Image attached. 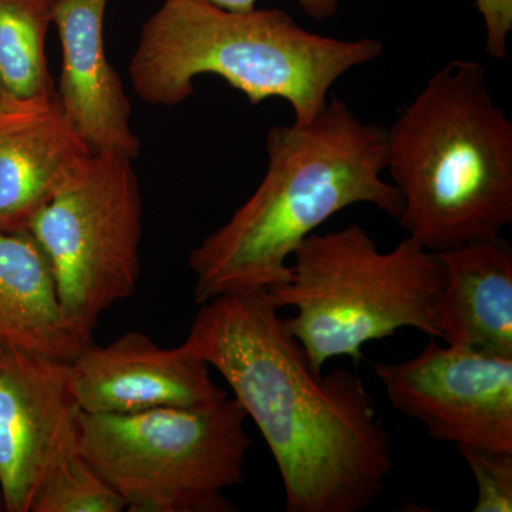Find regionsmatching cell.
<instances>
[{
  "label": "cell",
  "instance_id": "obj_8",
  "mask_svg": "<svg viewBox=\"0 0 512 512\" xmlns=\"http://www.w3.org/2000/svg\"><path fill=\"white\" fill-rule=\"evenodd\" d=\"M373 369L393 409L434 440L512 453V357L431 339L412 359Z\"/></svg>",
  "mask_w": 512,
  "mask_h": 512
},
{
  "label": "cell",
  "instance_id": "obj_6",
  "mask_svg": "<svg viewBox=\"0 0 512 512\" xmlns=\"http://www.w3.org/2000/svg\"><path fill=\"white\" fill-rule=\"evenodd\" d=\"M232 397L201 409L163 407L80 417V451L130 512H232L252 447Z\"/></svg>",
  "mask_w": 512,
  "mask_h": 512
},
{
  "label": "cell",
  "instance_id": "obj_13",
  "mask_svg": "<svg viewBox=\"0 0 512 512\" xmlns=\"http://www.w3.org/2000/svg\"><path fill=\"white\" fill-rule=\"evenodd\" d=\"M444 269L434 318L447 345L512 357V249L504 238L436 252Z\"/></svg>",
  "mask_w": 512,
  "mask_h": 512
},
{
  "label": "cell",
  "instance_id": "obj_14",
  "mask_svg": "<svg viewBox=\"0 0 512 512\" xmlns=\"http://www.w3.org/2000/svg\"><path fill=\"white\" fill-rule=\"evenodd\" d=\"M0 343L66 362L86 346L67 325L52 269L28 231H0Z\"/></svg>",
  "mask_w": 512,
  "mask_h": 512
},
{
  "label": "cell",
  "instance_id": "obj_15",
  "mask_svg": "<svg viewBox=\"0 0 512 512\" xmlns=\"http://www.w3.org/2000/svg\"><path fill=\"white\" fill-rule=\"evenodd\" d=\"M57 0H0V89L9 96L55 94L46 37Z\"/></svg>",
  "mask_w": 512,
  "mask_h": 512
},
{
  "label": "cell",
  "instance_id": "obj_4",
  "mask_svg": "<svg viewBox=\"0 0 512 512\" xmlns=\"http://www.w3.org/2000/svg\"><path fill=\"white\" fill-rule=\"evenodd\" d=\"M373 37L338 39L306 30L282 9L234 12L200 0H163L131 57L134 92L151 106L190 99L194 80L221 77L252 106L285 100L293 121L312 120L350 70L376 60Z\"/></svg>",
  "mask_w": 512,
  "mask_h": 512
},
{
  "label": "cell",
  "instance_id": "obj_5",
  "mask_svg": "<svg viewBox=\"0 0 512 512\" xmlns=\"http://www.w3.org/2000/svg\"><path fill=\"white\" fill-rule=\"evenodd\" d=\"M288 276L268 289L276 308H292L286 330L305 350L316 372L333 357L357 365L363 346L413 328L437 338V296L444 269L436 252L410 238L389 252L353 222L313 232L292 255Z\"/></svg>",
  "mask_w": 512,
  "mask_h": 512
},
{
  "label": "cell",
  "instance_id": "obj_18",
  "mask_svg": "<svg viewBox=\"0 0 512 512\" xmlns=\"http://www.w3.org/2000/svg\"><path fill=\"white\" fill-rule=\"evenodd\" d=\"M485 28V52L501 62L508 52L512 32V0H474Z\"/></svg>",
  "mask_w": 512,
  "mask_h": 512
},
{
  "label": "cell",
  "instance_id": "obj_11",
  "mask_svg": "<svg viewBox=\"0 0 512 512\" xmlns=\"http://www.w3.org/2000/svg\"><path fill=\"white\" fill-rule=\"evenodd\" d=\"M109 0H57L53 25L62 45L56 97L64 116L92 153L136 160L140 140L131 126V104L104 45Z\"/></svg>",
  "mask_w": 512,
  "mask_h": 512
},
{
  "label": "cell",
  "instance_id": "obj_2",
  "mask_svg": "<svg viewBox=\"0 0 512 512\" xmlns=\"http://www.w3.org/2000/svg\"><path fill=\"white\" fill-rule=\"evenodd\" d=\"M266 156L254 194L191 251L198 305L282 284L302 242L352 205H373L394 220L402 212V195L382 178L386 128L360 120L335 94L312 120L272 127Z\"/></svg>",
  "mask_w": 512,
  "mask_h": 512
},
{
  "label": "cell",
  "instance_id": "obj_16",
  "mask_svg": "<svg viewBox=\"0 0 512 512\" xmlns=\"http://www.w3.org/2000/svg\"><path fill=\"white\" fill-rule=\"evenodd\" d=\"M123 497L82 456L64 461L40 488L32 512H121Z\"/></svg>",
  "mask_w": 512,
  "mask_h": 512
},
{
  "label": "cell",
  "instance_id": "obj_19",
  "mask_svg": "<svg viewBox=\"0 0 512 512\" xmlns=\"http://www.w3.org/2000/svg\"><path fill=\"white\" fill-rule=\"evenodd\" d=\"M200 2L211 3L218 8L234 10V12H248L256 8L258 0H200ZM298 5L309 18L323 22L338 13L342 0H298Z\"/></svg>",
  "mask_w": 512,
  "mask_h": 512
},
{
  "label": "cell",
  "instance_id": "obj_17",
  "mask_svg": "<svg viewBox=\"0 0 512 512\" xmlns=\"http://www.w3.org/2000/svg\"><path fill=\"white\" fill-rule=\"evenodd\" d=\"M476 477L478 500L474 512L512 511V453L456 447Z\"/></svg>",
  "mask_w": 512,
  "mask_h": 512
},
{
  "label": "cell",
  "instance_id": "obj_1",
  "mask_svg": "<svg viewBox=\"0 0 512 512\" xmlns=\"http://www.w3.org/2000/svg\"><path fill=\"white\" fill-rule=\"evenodd\" d=\"M183 345L217 370L281 474L288 512H363L393 470L392 439L365 383L316 372L266 289L202 303Z\"/></svg>",
  "mask_w": 512,
  "mask_h": 512
},
{
  "label": "cell",
  "instance_id": "obj_21",
  "mask_svg": "<svg viewBox=\"0 0 512 512\" xmlns=\"http://www.w3.org/2000/svg\"><path fill=\"white\" fill-rule=\"evenodd\" d=\"M0 94H2V89H0Z\"/></svg>",
  "mask_w": 512,
  "mask_h": 512
},
{
  "label": "cell",
  "instance_id": "obj_12",
  "mask_svg": "<svg viewBox=\"0 0 512 512\" xmlns=\"http://www.w3.org/2000/svg\"><path fill=\"white\" fill-rule=\"evenodd\" d=\"M92 154L56 93L0 94V231L28 229L74 168Z\"/></svg>",
  "mask_w": 512,
  "mask_h": 512
},
{
  "label": "cell",
  "instance_id": "obj_3",
  "mask_svg": "<svg viewBox=\"0 0 512 512\" xmlns=\"http://www.w3.org/2000/svg\"><path fill=\"white\" fill-rule=\"evenodd\" d=\"M402 195L400 227L431 252L501 237L512 224V121L483 64L433 74L387 130V165Z\"/></svg>",
  "mask_w": 512,
  "mask_h": 512
},
{
  "label": "cell",
  "instance_id": "obj_7",
  "mask_svg": "<svg viewBox=\"0 0 512 512\" xmlns=\"http://www.w3.org/2000/svg\"><path fill=\"white\" fill-rule=\"evenodd\" d=\"M133 161L90 154L26 229L52 269L67 325L86 345L140 279L143 197Z\"/></svg>",
  "mask_w": 512,
  "mask_h": 512
},
{
  "label": "cell",
  "instance_id": "obj_10",
  "mask_svg": "<svg viewBox=\"0 0 512 512\" xmlns=\"http://www.w3.org/2000/svg\"><path fill=\"white\" fill-rule=\"evenodd\" d=\"M70 383L83 413L130 414L181 407L201 409L227 399L211 367L185 348H163L130 330L109 345L87 343L70 360Z\"/></svg>",
  "mask_w": 512,
  "mask_h": 512
},
{
  "label": "cell",
  "instance_id": "obj_20",
  "mask_svg": "<svg viewBox=\"0 0 512 512\" xmlns=\"http://www.w3.org/2000/svg\"><path fill=\"white\" fill-rule=\"evenodd\" d=\"M0 511H6L5 501H3L2 491H0Z\"/></svg>",
  "mask_w": 512,
  "mask_h": 512
},
{
  "label": "cell",
  "instance_id": "obj_9",
  "mask_svg": "<svg viewBox=\"0 0 512 512\" xmlns=\"http://www.w3.org/2000/svg\"><path fill=\"white\" fill-rule=\"evenodd\" d=\"M82 410L70 365L0 343V491L8 512H32L42 485L80 453Z\"/></svg>",
  "mask_w": 512,
  "mask_h": 512
}]
</instances>
